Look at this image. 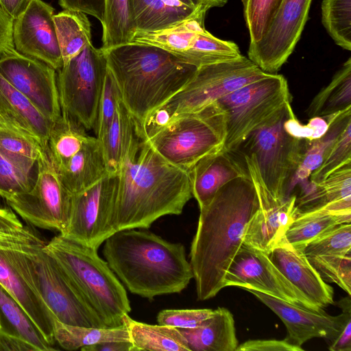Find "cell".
I'll return each mask as SVG.
<instances>
[{
	"label": "cell",
	"instance_id": "6da1fadb",
	"mask_svg": "<svg viewBox=\"0 0 351 351\" xmlns=\"http://www.w3.org/2000/svg\"><path fill=\"white\" fill-rule=\"evenodd\" d=\"M259 206L254 184L248 174L226 183L199 208L189 254L199 300L210 299L225 288L226 272Z\"/></svg>",
	"mask_w": 351,
	"mask_h": 351
},
{
	"label": "cell",
	"instance_id": "7a4b0ae2",
	"mask_svg": "<svg viewBox=\"0 0 351 351\" xmlns=\"http://www.w3.org/2000/svg\"><path fill=\"white\" fill-rule=\"evenodd\" d=\"M117 174L118 231L147 229L161 217L178 215L193 196L188 172L164 159L136 128Z\"/></svg>",
	"mask_w": 351,
	"mask_h": 351
},
{
	"label": "cell",
	"instance_id": "3957f363",
	"mask_svg": "<svg viewBox=\"0 0 351 351\" xmlns=\"http://www.w3.org/2000/svg\"><path fill=\"white\" fill-rule=\"evenodd\" d=\"M103 255L130 293L152 300L180 293L193 278L184 246L146 230L116 232L104 242Z\"/></svg>",
	"mask_w": 351,
	"mask_h": 351
},
{
	"label": "cell",
	"instance_id": "277c9868",
	"mask_svg": "<svg viewBox=\"0 0 351 351\" xmlns=\"http://www.w3.org/2000/svg\"><path fill=\"white\" fill-rule=\"evenodd\" d=\"M121 99L140 132L149 115L176 95L197 67L157 46L137 43L104 51Z\"/></svg>",
	"mask_w": 351,
	"mask_h": 351
},
{
	"label": "cell",
	"instance_id": "5b68a950",
	"mask_svg": "<svg viewBox=\"0 0 351 351\" xmlns=\"http://www.w3.org/2000/svg\"><path fill=\"white\" fill-rule=\"evenodd\" d=\"M44 250L79 289L107 327L123 324L131 311L125 289L97 250L59 234Z\"/></svg>",
	"mask_w": 351,
	"mask_h": 351
},
{
	"label": "cell",
	"instance_id": "8992f818",
	"mask_svg": "<svg viewBox=\"0 0 351 351\" xmlns=\"http://www.w3.org/2000/svg\"><path fill=\"white\" fill-rule=\"evenodd\" d=\"M269 75L243 55L232 60L201 66L176 95L149 115L141 134L147 137L172 119L199 111Z\"/></svg>",
	"mask_w": 351,
	"mask_h": 351
},
{
	"label": "cell",
	"instance_id": "52a82bcc",
	"mask_svg": "<svg viewBox=\"0 0 351 351\" xmlns=\"http://www.w3.org/2000/svg\"><path fill=\"white\" fill-rule=\"evenodd\" d=\"M226 113L217 101L179 116L145 138L167 161L188 171L201 158L221 150Z\"/></svg>",
	"mask_w": 351,
	"mask_h": 351
},
{
	"label": "cell",
	"instance_id": "ba28073f",
	"mask_svg": "<svg viewBox=\"0 0 351 351\" xmlns=\"http://www.w3.org/2000/svg\"><path fill=\"white\" fill-rule=\"evenodd\" d=\"M293 112L291 102L287 103L252 132L236 151L253 156L266 188L278 199L289 197L301 161L303 139L284 128Z\"/></svg>",
	"mask_w": 351,
	"mask_h": 351
},
{
	"label": "cell",
	"instance_id": "9c48e42d",
	"mask_svg": "<svg viewBox=\"0 0 351 351\" xmlns=\"http://www.w3.org/2000/svg\"><path fill=\"white\" fill-rule=\"evenodd\" d=\"M45 242L25 226L23 246L34 282L58 321L70 325L107 328L79 289L44 250Z\"/></svg>",
	"mask_w": 351,
	"mask_h": 351
},
{
	"label": "cell",
	"instance_id": "30bf717a",
	"mask_svg": "<svg viewBox=\"0 0 351 351\" xmlns=\"http://www.w3.org/2000/svg\"><path fill=\"white\" fill-rule=\"evenodd\" d=\"M25 226L8 209L0 225V285L27 312L46 339L54 346V316L33 280L23 246Z\"/></svg>",
	"mask_w": 351,
	"mask_h": 351
},
{
	"label": "cell",
	"instance_id": "8fae6325",
	"mask_svg": "<svg viewBox=\"0 0 351 351\" xmlns=\"http://www.w3.org/2000/svg\"><path fill=\"white\" fill-rule=\"evenodd\" d=\"M291 101L287 81L277 73L248 84L218 100L226 113L223 149L236 152L252 132Z\"/></svg>",
	"mask_w": 351,
	"mask_h": 351
},
{
	"label": "cell",
	"instance_id": "7c38bea8",
	"mask_svg": "<svg viewBox=\"0 0 351 351\" xmlns=\"http://www.w3.org/2000/svg\"><path fill=\"white\" fill-rule=\"evenodd\" d=\"M107 70L104 51L92 44L58 70L57 84L61 112L86 130H95Z\"/></svg>",
	"mask_w": 351,
	"mask_h": 351
},
{
	"label": "cell",
	"instance_id": "4fadbf2b",
	"mask_svg": "<svg viewBox=\"0 0 351 351\" xmlns=\"http://www.w3.org/2000/svg\"><path fill=\"white\" fill-rule=\"evenodd\" d=\"M118 174H108L95 184L72 195L67 225L60 234L98 250L118 231L115 203Z\"/></svg>",
	"mask_w": 351,
	"mask_h": 351
},
{
	"label": "cell",
	"instance_id": "5bb4252c",
	"mask_svg": "<svg viewBox=\"0 0 351 351\" xmlns=\"http://www.w3.org/2000/svg\"><path fill=\"white\" fill-rule=\"evenodd\" d=\"M36 167L31 189L6 202L29 223L60 233L68 223L72 194L60 181L47 150L41 152Z\"/></svg>",
	"mask_w": 351,
	"mask_h": 351
},
{
	"label": "cell",
	"instance_id": "9a60e30c",
	"mask_svg": "<svg viewBox=\"0 0 351 351\" xmlns=\"http://www.w3.org/2000/svg\"><path fill=\"white\" fill-rule=\"evenodd\" d=\"M226 287L254 289L305 309L324 311L282 274L267 254L243 244L226 272Z\"/></svg>",
	"mask_w": 351,
	"mask_h": 351
},
{
	"label": "cell",
	"instance_id": "2e32d148",
	"mask_svg": "<svg viewBox=\"0 0 351 351\" xmlns=\"http://www.w3.org/2000/svg\"><path fill=\"white\" fill-rule=\"evenodd\" d=\"M259 199V208L248 223L243 244L269 254L285 239L296 210V197L278 199L270 193L252 155L241 154Z\"/></svg>",
	"mask_w": 351,
	"mask_h": 351
},
{
	"label": "cell",
	"instance_id": "e0dca14e",
	"mask_svg": "<svg viewBox=\"0 0 351 351\" xmlns=\"http://www.w3.org/2000/svg\"><path fill=\"white\" fill-rule=\"evenodd\" d=\"M312 0H283L268 31L250 44L247 55L263 72L276 74L298 42Z\"/></svg>",
	"mask_w": 351,
	"mask_h": 351
},
{
	"label": "cell",
	"instance_id": "ac0fdd59",
	"mask_svg": "<svg viewBox=\"0 0 351 351\" xmlns=\"http://www.w3.org/2000/svg\"><path fill=\"white\" fill-rule=\"evenodd\" d=\"M56 71L16 50L0 56V73L52 123L62 113Z\"/></svg>",
	"mask_w": 351,
	"mask_h": 351
},
{
	"label": "cell",
	"instance_id": "d6986e66",
	"mask_svg": "<svg viewBox=\"0 0 351 351\" xmlns=\"http://www.w3.org/2000/svg\"><path fill=\"white\" fill-rule=\"evenodd\" d=\"M53 8L43 0H32L13 25L17 52L40 60L55 70L63 62L53 21Z\"/></svg>",
	"mask_w": 351,
	"mask_h": 351
},
{
	"label": "cell",
	"instance_id": "ffe728a7",
	"mask_svg": "<svg viewBox=\"0 0 351 351\" xmlns=\"http://www.w3.org/2000/svg\"><path fill=\"white\" fill-rule=\"evenodd\" d=\"M245 290L278 316L287 328V335L285 339L294 346L302 347L313 338H324L330 342L341 326V314L332 316L324 311H313L254 289Z\"/></svg>",
	"mask_w": 351,
	"mask_h": 351
},
{
	"label": "cell",
	"instance_id": "44dd1931",
	"mask_svg": "<svg viewBox=\"0 0 351 351\" xmlns=\"http://www.w3.org/2000/svg\"><path fill=\"white\" fill-rule=\"evenodd\" d=\"M268 255L282 274L319 308L334 304L332 287L322 279L304 250L294 247L285 238Z\"/></svg>",
	"mask_w": 351,
	"mask_h": 351
},
{
	"label": "cell",
	"instance_id": "7402d4cb",
	"mask_svg": "<svg viewBox=\"0 0 351 351\" xmlns=\"http://www.w3.org/2000/svg\"><path fill=\"white\" fill-rule=\"evenodd\" d=\"M0 118L9 128L47 150L53 123L0 73Z\"/></svg>",
	"mask_w": 351,
	"mask_h": 351
},
{
	"label": "cell",
	"instance_id": "603a6c76",
	"mask_svg": "<svg viewBox=\"0 0 351 351\" xmlns=\"http://www.w3.org/2000/svg\"><path fill=\"white\" fill-rule=\"evenodd\" d=\"M192 195L199 207L204 206L228 182L248 175L244 160L223 148L198 160L189 171Z\"/></svg>",
	"mask_w": 351,
	"mask_h": 351
},
{
	"label": "cell",
	"instance_id": "cb8c5ba5",
	"mask_svg": "<svg viewBox=\"0 0 351 351\" xmlns=\"http://www.w3.org/2000/svg\"><path fill=\"white\" fill-rule=\"evenodd\" d=\"M56 171L72 195L85 190L109 174L101 144L93 136L64 166Z\"/></svg>",
	"mask_w": 351,
	"mask_h": 351
},
{
	"label": "cell",
	"instance_id": "d4e9b609",
	"mask_svg": "<svg viewBox=\"0 0 351 351\" xmlns=\"http://www.w3.org/2000/svg\"><path fill=\"white\" fill-rule=\"evenodd\" d=\"M191 351H236L239 345L232 313L218 307L199 326L179 328Z\"/></svg>",
	"mask_w": 351,
	"mask_h": 351
},
{
	"label": "cell",
	"instance_id": "484cf974",
	"mask_svg": "<svg viewBox=\"0 0 351 351\" xmlns=\"http://www.w3.org/2000/svg\"><path fill=\"white\" fill-rule=\"evenodd\" d=\"M350 221L351 210L339 206L329 205L301 212L295 210L285 238L294 247L304 250L306 244L330 228Z\"/></svg>",
	"mask_w": 351,
	"mask_h": 351
},
{
	"label": "cell",
	"instance_id": "4316f807",
	"mask_svg": "<svg viewBox=\"0 0 351 351\" xmlns=\"http://www.w3.org/2000/svg\"><path fill=\"white\" fill-rule=\"evenodd\" d=\"M306 193L296 198V211H306L329 205L351 206V163L347 164L318 183L311 182Z\"/></svg>",
	"mask_w": 351,
	"mask_h": 351
},
{
	"label": "cell",
	"instance_id": "83f0119b",
	"mask_svg": "<svg viewBox=\"0 0 351 351\" xmlns=\"http://www.w3.org/2000/svg\"><path fill=\"white\" fill-rule=\"evenodd\" d=\"M132 2L136 31L141 32L167 29L189 18L202 7L191 8L179 0H132Z\"/></svg>",
	"mask_w": 351,
	"mask_h": 351
},
{
	"label": "cell",
	"instance_id": "f1b7e54d",
	"mask_svg": "<svg viewBox=\"0 0 351 351\" xmlns=\"http://www.w3.org/2000/svg\"><path fill=\"white\" fill-rule=\"evenodd\" d=\"M323 118L328 123L326 132L315 139H303L301 161L293 182L308 178L320 165L343 130L351 123V108Z\"/></svg>",
	"mask_w": 351,
	"mask_h": 351
},
{
	"label": "cell",
	"instance_id": "f546056e",
	"mask_svg": "<svg viewBox=\"0 0 351 351\" xmlns=\"http://www.w3.org/2000/svg\"><path fill=\"white\" fill-rule=\"evenodd\" d=\"M130 339L136 351H191L179 328L152 325L132 319L128 314L123 317Z\"/></svg>",
	"mask_w": 351,
	"mask_h": 351
},
{
	"label": "cell",
	"instance_id": "4dcf8cb0",
	"mask_svg": "<svg viewBox=\"0 0 351 351\" xmlns=\"http://www.w3.org/2000/svg\"><path fill=\"white\" fill-rule=\"evenodd\" d=\"M86 131L82 125L64 112L53 123L47 151L56 170L64 166L92 138Z\"/></svg>",
	"mask_w": 351,
	"mask_h": 351
},
{
	"label": "cell",
	"instance_id": "1f68e13d",
	"mask_svg": "<svg viewBox=\"0 0 351 351\" xmlns=\"http://www.w3.org/2000/svg\"><path fill=\"white\" fill-rule=\"evenodd\" d=\"M53 331L56 342L66 350L108 341H130L124 323L117 327L95 328L66 324L54 318Z\"/></svg>",
	"mask_w": 351,
	"mask_h": 351
},
{
	"label": "cell",
	"instance_id": "d6a6232c",
	"mask_svg": "<svg viewBox=\"0 0 351 351\" xmlns=\"http://www.w3.org/2000/svg\"><path fill=\"white\" fill-rule=\"evenodd\" d=\"M63 65L92 44L91 25L86 14L69 10L53 15Z\"/></svg>",
	"mask_w": 351,
	"mask_h": 351
},
{
	"label": "cell",
	"instance_id": "836d02e7",
	"mask_svg": "<svg viewBox=\"0 0 351 351\" xmlns=\"http://www.w3.org/2000/svg\"><path fill=\"white\" fill-rule=\"evenodd\" d=\"M351 108V58H349L310 103L308 117H326Z\"/></svg>",
	"mask_w": 351,
	"mask_h": 351
},
{
	"label": "cell",
	"instance_id": "e575fe53",
	"mask_svg": "<svg viewBox=\"0 0 351 351\" xmlns=\"http://www.w3.org/2000/svg\"><path fill=\"white\" fill-rule=\"evenodd\" d=\"M1 328L19 335L38 351L56 350L45 338L23 308L0 285Z\"/></svg>",
	"mask_w": 351,
	"mask_h": 351
},
{
	"label": "cell",
	"instance_id": "d590c367",
	"mask_svg": "<svg viewBox=\"0 0 351 351\" xmlns=\"http://www.w3.org/2000/svg\"><path fill=\"white\" fill-rule=\"evenodd\" d=\"M103 51L132 43L136 32L132 0H105Z\"/></svg>",
	"mask_w": 351,
	"mask_h": 351
},
{
	"label": "cell",
	"instance_id": "8d00e7d4",
	"mask_svg": "<svg viewBox=\"0 0 351 351\" xmlns=\"http://www.w3.org/2000/svg\"><path fill=\"white\" fill-rule=\"evenodd\" d=\"M135 132V124L119 97L114 119L100 141L108 173H118Z\"/></svg>",
	"mask_w": 351,
	"mask_h": 351
},
{
	"label": "cell",
	"instance_id": "74e56055",
	"mask_svg": "<svg viewBox=\"0 0 351 351\" xmlns=\"http://www.w3.org/2000/svg\"><path fill=\"white\" fill-rule=\"evenodd\" d=\"M237 45L221 40L202 29L191 48L182 56L184 62L198 68L201 66L232 60L241 56Z\"/></svg>",
	"mask_w": 351,
	"mask_h": 351
},
{
	"label": "cell",
	"instance_id": "f35d334b",
	"mask_svg": "<svg viewBox=\"0 0 351 351\" xmlns=\"http://www.w3.org/2000/svg\"><path fill=\"white\" fill-rule=\"evenodd\" d=\"M43 149L36 142L10 130H0V154L19 169L32 173Z\"/></svg>",
	"mask_w": 351,
	"mask_h": 351
},
{
	"label": "cell",
	"instance_id": "ab89813d",
	"mask_svg": "<svg viewBox=\"0 0 351 351\" xmlns=\"http://www.w3.org/2000/svg\"><path fill=\"white\" fill-rule=\"evenodd\" d=\"M322 21L335 43L351 50V0H323Z\"/></svg>",
	"mask_w": 351,
	"mask_h": 351
},
{
	"label": "cell",
	"instance_id": "60d3db41",
	"mask_svg": "<svg viewBox=\"0 0 351 351\" xmlns=\"http://www.w3.org/2000/svg\"><path fill=\"white\" fill-rule=\"evenodd\" d=\"M283 0H242L250 44L262 39L271 25Z\"/></svg>",
	"mask_w": 351,
	"mask_h": 351
},
{
	"label": "cell",
	"instance_id": "b9f144b4",
	"mask_svg": "<svg viewBox=\"0 0 351 351\" xmlns=\"http://www.w3.org/2000/svg\"><path fill=\"white\" fill-rule=\"evenodd\" d=\"M307 258L324 282L335 283L351 295V253L308 256Z\"/></svg>",
	"mask_w": 351,
	"mask_h": 351
},
{
	"label": "cell",
	"instance_id": "7bdbcfd3",
	"mask_svg": "<svg viewBox=\"0 0 351 351\" xmlns=\"http://www.w3.org/2000/svg\"><path fill=\"white\" fill-rule=\"evenodd\" d=\"M308 256L351 253V224L342 223L330 228L304 247Z\"/></svg>",
	"mask_w": 351,
	"mask_h": 351
},
{
	"label": "cell",
	"instance_id": "ee69618b",
	"mask_svg": "<svg viewBox=\"0 0 351 351\" xmlns=\"http://www.w3.org/2000/svg\"><path fill=\"white\" fill-rule=\"evenodd\" d=\"M349 163H351V123L343 130L320 165L311 173L308 178L310 182H320Z\"/></svg>",
	"mask_w": 351,
	"mask_h": 351
},
{
	"label": "cell",
	"instance_id": "f6af8a7d",
	"mask_svg": "<svg viewBox=\"0 0 351 351\" xmlns=\"http://www.w3.org/2000/svg\"><path fill=\"white\" fill-rule=\"evenodd\" d=\"M31 173L23 171L0 154V196L5 200L29 191L34 179Z\"/></svg>",
	"mask_w": 351,
	"mask_h": 351
},
{
	"label": "cell",
	"instance_id": "bcb514c9",
	"mask_svg": "<svg viewBox=\"0 0 351 351\" xmlns=\"http://www.w3.org/2000/svg\"><path fill=\"white\" fill-rule=\"evenodd\" d=\"M120 97L118 87L108 69L99 102L95 128L97 138L101 141L107 132L115 114L117 101Z\"/></svg>",
	"mask_w": 351,
	"mask_h": 351
},
{
	"label": "cell",
	"instance_id": "7dc6e473",
	"mask_svg": "<svg viewBox=\"0 0 351 351\" xmlns=\"http://www.w3.org/2000/svg\"><path fill=\"white\" fill-rule=\"evenodd\" d=\"M210 308L201 309H165L157 315L158 324L178 328H193L199 326L213 314Z\"/></svg>",
	"mask_w": 351,
	"mask_h": 351
},
{
	"label": "cell",
	"instance_id": "c3c4849f",
	"mask_svg": "<svg viewBox=\"0 0 351 351\" xmlns=\"http://www.w3.org/2000/svg\"><path fill=\"white\" fill-rule=\"evenodd\" d=\"M285 130L291 136L312 140L322 136L328 129V123L320 117H312L307 124H302L293 112L284 123Z\"/></svg>",
	"mask_w": 351,
	"mask_h": 351
},
{
	"label": "cell",
	"instance_id": "681fc988",
	"mask_svg": "<svg viewBox=\"0 0 351 351\" xmlns=\"http://www.w3.org/2000/svg\"><path fill=\"white\" fill-rule=\"evenodd\" d=\"M341 309V324L337 335L330 341V351H351V295L334 302Z\"/></svg>",
	"mask_w": 351,
	"mask_h": 351
},
{
	"label": "cell",
	"instance_id": "f907efd6",
	"mask_svg": "<svg viewBox=\"0 0 351 351\" xmlns=\"http://www.w3.org/2000/svg\"><path fill=\"white\" fill-rule=\"evenodd\" d=\"M285 339H254L238 345L236 351H303Z\"/></svg>",
	"mask_w": 351,
	"mask_h": 351
},
{
	"label": "cell",
	"instance_id": "816d5d0a",
	"mask_svg": "<svg viewBox=\"0 0 351 351\" xmlns=\"http://www.w3.org/2000/svg\"><path fill=\"white\" fill-rule=\"evenodd\" d=\"M58 3L64 10L81 12L103 21L105 0H58Z\"/></svg>",
	"mask_w": 351,
	"mask_h": 351
},
{
	"label": "cell",
	"instance_id": "f5cc1de1",
	"mask_svg": "<svg viewBox=\"0 0 351 351\" xmlns=\"http://www.w3.org/2000/svg\"><path fill=\"white\" fill-rule=\"evenodd\" d=\"M14 20L0 5V56L15 51L13 42Z\"/></svg>",
	"mask_w": 351,
	"mask_h": 351
},
{
	"label": "cell",
	"instance_id": "db71d44e",
	"mask_svg": "<svg viewBox=\"0 0 351 351\" xmlns=\"http://www.w3.org/2000/svg\"><path fill=\"white\" fill-rule=\"evenodd\" d=\"M0 350L38 351L31 343L17 335L0 328Z\"/></svg>",
	"mask_w": 351,
	"mask_h": 351
},
{
	"label": "cell",
	"instance_id": "11a10c76",
	"mask_svg": "<svg viewBox=\"0 0 351 351\" xmlns=\"http://www.w3.org/2000/svg\"><path fill=\"white\" fill-rule=\"evenodd\" d=\"M82 351H136L131 341H108L83 347Z\"/></svg>",
	"mask_w": 351,
	"mask_h": 351
},
{
	"label": "cell",
	"instance_id": "9f6ffc18",
	"mask_svg": "<svg viewBox=\"0 0 351 351\" xmlns=\"http://www.w3.org/2000/svg\"><path fill=\"white\" fill-rule=\"evenodd\" d=\"M32 0H0V5L14 21L27 8Z\"/></svg>",
	"mask_w": 351,
	"mask_h": 351
},
{
	"label": "cell",
	"instance_id": "6f0895ef",
	"mask_svg": "<svg viewBox=\"0 0 351 351\" xmlns=\"http://www.w3.org/2000/svg\"><path fill=\"white\" fill-rule=\"evenodd\" d=\"M195 1L208 10L212 8L223 6L228 0H195Z\"/></svg>",
	"mask_w": 351,
	"mask_h": 351
},
{
	"label": "cell",
	"instance_id": "680465c9",
	"mask_svg": "<svg viewBox=\"0 0 351 351\" xmlns=\"http://www.w3.org/2000/svg\"><path fill=\"white\" fill-rule=\"evenodd\" d=\"M180 1H181L182 3H183L184 4L189 6V7H191V8H198L201 5H199L196 1L195 0H179Z\"/></svg>",
	"mask_w": 351,
	"mask_h": 351
},
{
	"label": "cell",
	"instance_id": "91938a15",
	"mask_svg": "<svg viewBox=\"0 0 351 351\" xmlns=\"http://www.w3.org/2000/svg\"><path fill=\"white\" fill-rule=\"evenodd\" d=\"M8 210V208L0 207V225L1 224Z\"/></svg>",
	"mask_w": 351,
	"mask_h": 351
},
{
	"label": "cell",
	"instance_id": "94428289",
	"mask_svg": "<svg viewBox=\"0 0 351 351\" xmlns=\"http://www.w3.org/2000/svg\"><path fill=\"white\" fill-rule=\"evenodd\" d=\"M0 130H10L7 124L0 118Z\"/></svg>",
	"mask_w": 351,
	"mask_h": 351
},
{
	"label": "cell",
	"instance_id": "6125c7cd",
	"mask_svg": "<svg viewBox=\"0 0 351 351\" xmlns=\"http://www.w3.org/2000/svg\"><path fill=\"white\" fill-rule=\"evenodd\" d=\"M1 319H0V328H1Z\"/></svg>",
	"mask_w": 351,
	"mask_h": 351
}]
</instances>
